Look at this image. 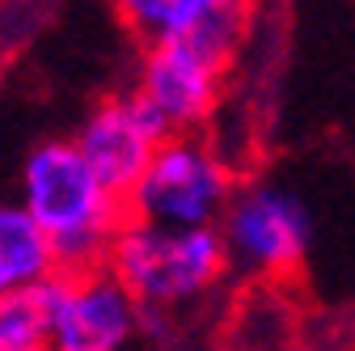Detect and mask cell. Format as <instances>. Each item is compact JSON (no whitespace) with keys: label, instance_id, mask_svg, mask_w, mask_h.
Masks as SVG:
<instances>
[{"label":"cell","instance_id":"cell-1","mask_svg":"<svg viewBox=\"0 0 355 351\" xmlns=\"http://www.w3.org/2000/svg\"><path fill=\"white\" fill-rule=\"evenodd\" d=\"M17 199L42 225L60 271L102 267L127 221V199L102 178L76 140H42L21 161Z\"/></svg>","mask_w":355,"mask_h":351},{"label":"cell","instance_id":"cell-2","mask_svg":"<svg viewBox=\"0 0 355 351\" xmlns=\"http://www.w3.org/2000/svg\"><path fill=\"white\" fill-rule=\"evenodd\" d=\"M106 267L136 292L144 309H182L203 300L233 267L220 225H157L127 216L110 241Z\"/></svg>","mask_w":355,"mask_h":351},{"label":"cell","instance_id":"cell-3","mask_svg":"<svg viewBox=\"0 0 355 351\" xmlns=\"http://www.w3.org/2000/svg\"><path fill=\"white\" fill-rule=\"evenodd\" d=\"M237 195L233 161L199 131H169L127 195V212L157 225H220Z\"/></svg>","mask_w":355,"mask_h":351},{"label":"cell","instance_id":"cell-4","mask_svg":"<svg viewBox=\"0 0 355 351\" xmlns=\"http://www.w3.org/2000/svg\"><path fill=\"white\" fill-rule=\"evenodd\" d=\"M55 351H131L144 334V305L106 262L47 280Z\"/></svg>","mask_w":355,"mask_h":351},{"label":"cell","instance_id":"cell-5","mask_svg":"<svg viewBox=\"0 0 355 351\" xmlns=\"http://www.w3.org/2000/svg\"><path fill=\"white\" fill-rule=\"evenodd\" d=\"M229 262L245 275H284L300 267L313 241V212L284 187L254 182L237 187L229 212L220 216Z\"/></svg>","mask_w":355,"mask_h":351},{"label":"cell","instance_id":"cell-6","mask_svg":"<svg viewBox=\"0 0 355 351\" xmlns=\"http://www.w3.org/2000/svg\"><path fill=\"white\" fill-rule=\"evenodd\" d=\"M225 60L199 38H165V42H144L140 60V80L136 89L165 114L173 131H199L211 123L220 94H225Z\"/></svg>","mask_w":355,"mask_h":351},{"label":"cell","instance_id":"cell-7","mask_svg":"<svg viewBox=\"0 0 355 351\" xmlns=\"http://www.w3.org/2000/svg\"><path fill=\"white\" fill-rule=\"evenodd\" d=\"M169 131L173 127L165 123V114L140 89H131V94H119V98L102 102L80 123V131L72 140L80 144V153L89 161H94V169L102 178L127 199Z\"/></svg>","mask_w":355,"mask_h":351},{"label":"cell","instance_id":"cell-8","mask_svg":"<svg viewBox=\"0 0 355 351\" xmlns=\"http://www.w3.org/2000/svg\"><path fill=\"white\" fill-rule=\"evenodd\" d=\"M60 271L55 250L21 199H0V296L34 288Z\"/></svg>","mask_w":355,"mask_h":351},{"label":"cell","instance_id":"cell-9","mask_svg":"<svg viewBox=\"0 0 355 351\" xmlns=\"http://www.w3.org/2000/svg\"><path fill=\"white\" fill-rule=\"evenodd\" d=\"M245 0H114L123 26L140 42H165V38H187L225 9H237Z\"/></svg>","mask_w":355,"mask_h":351},{"label":"cell","instance_id":"cell-10","mask_svg":"<svg viewBox=\"0 0 355 351\" xmlns=\"http://www.w3.org/2000/svg\"><path fill=\"white\" fill-rule=\"evenodd\" d=\"M0 351H55L47 280L0 296Z\"/></svg>","mask_w":355,"mask_h":351}]
</instances>
